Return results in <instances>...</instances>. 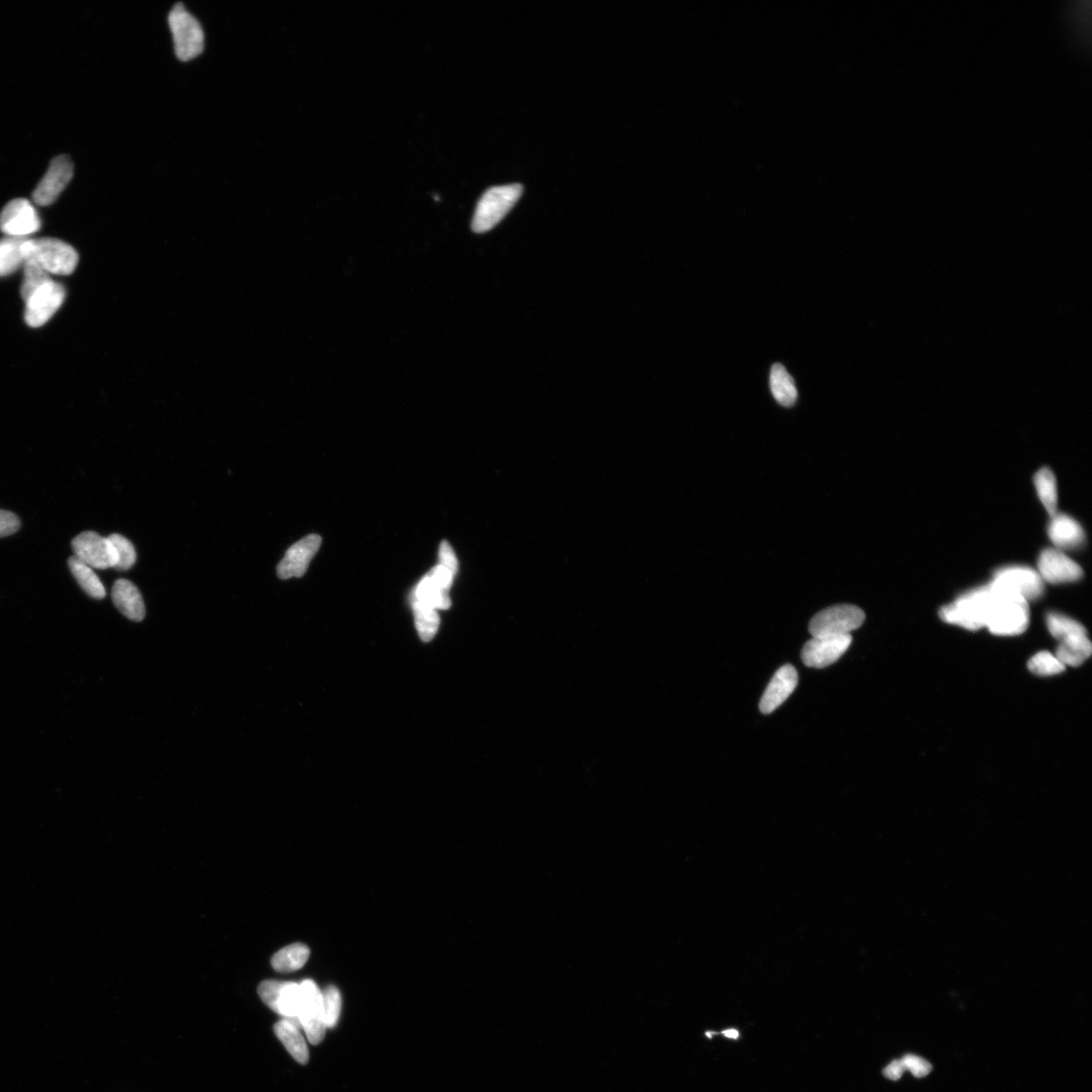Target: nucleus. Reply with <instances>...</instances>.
<instances>
[{
  "instance_id": "nucleus-6",
  "label": "nucleus",
  "mask_w": 1092,
  "mask_h": 1092,
  "mask_svg": "<svg viewBox=\"0 0 1092 1092\" xmlns=\"http://www.w3.org/2000/svg\"><path fill=\"white\" fill-rule=\"evenodd\" d=\"M865 621V613L854 605H837L822 610L809 623L812 637L851 635Z\"/></svg>"
},
{
  "instance_id": "nucleus-5",
  "label": "nucleus",
  "mask_w": 1092,
  "mask_h": 1092,
  "mask_svg": "<svg viewBox=\"0 0 1092 1092\" xmlns=\"http://www.w3.org/2000/svg\"><path fill=\"white\" fill-rule=\"evenodd\" d=\"M168 23L177 59L187 62L203 53L205 34L202 25L184 5L172 7Z\"/></svg>"
},
{
  "instance_id": "nucleus-36",
  "label": "nucleus",
  "mask_w": 1092,
  "mask_h": 1092,
  "mask_svg": "<svg viewBox=\"0 0 1092 1092\" xmlns=\"http://www.w3.org/2000/svg\"><path fill=\"white\" fill-rule=\"evenodd\" d=\"M439 565L446 568L447 570L452 571V573L456 575L457 569H458V562H457V560L455 557V553L452 546H450V544L445 541H442L440 544Z\"/></svg>"
},
{
  "instance_id": "nucleus-3",
  "label": "nucleus",
  "mask_w": 1092,
  "mask_h": 1092,
  "mask_svg": "<svg viewBox=\"0 0 1092 1092\" xmlns=\"http://www.w3.org/2000/svg\"><path fill=\"white\" fill-rule=\"evenodd\" d=\"M991 602V586L977 588L962 595L955 602L943 607L940 617L944 622L969 630L982 629L986 627Z\"/></svg>"
},
{
  "instance_id": "nucleus-8",
  "label": "nucleus",
  "mask_w": 1092,
  "mask_h": 1092,
  "mask_svg": "<svg viewBox=\"0 0 1092 1092\" xmlns=\"http://www.w3.org/2000/svg\"><path fill=\"white\" fill-rule=\"evenodd\" d=\"M302 1003L297 1021L313 1045L323 1041L327 1027L323 1018V993L317 984L307 979L301 983Z\"/></svg>"
},
{
  "instance_id": "nucleus-32",
  "label": "nucleus",
  "mask_w": 1092,
  "mask_h": 1092,
  "mask_svg": "<svg viewBox=\"0 0 1092 1092\" xmlns=\"http://www.w3.org/2000/svg\"><path fill=\"white\" fill-rule=\"evenodd\" d=\"M323 993V1018L327 1029L334 1028L340 1020L342 1000L335 986H328Z\"/></svg>"
},
{
  "instance_id": "nucleus-34",
  "label": "nucleus",
  "mask_w": 1092,
  "mask_h": 1092,
  "mask_svg": "<svg viewBox=\"0 0 1092 1092\" xmlns=\"http://www.w3.org/2000/svg\"><path fill=\"white\" fill-rule=\"evenodd\" d=\"M901 1061L905 1070H909L918 1078L926 1077L932 1071V1065L915 1055H905Z\"/></svg>"
},
{
  "instance_id": "nucleus-1",
  "label": "nucleus",
  "mask_w": 1092,
  "mask_h": 1092,
  "mask_svg": "<svg viewBox=\"0 0 1092 1092\" xmlns=\"http://www.w3.org/2000/svg\"><path fill=\"white\" fill-rule=\"evenodd\" d=\"M992 602L986 627L999 637H1015L1026 631L1030 622L1029 602L1022 598L998 590L990 584Z\"/></svg>"
},
{
  "instance_id": "nucleus-22",
  "label": "nucleus",
  "mask_w": 1092,
  "mask_h": 1092,
  "mask_svg": "<svg viewBox=\"0 0 1092 1092\" xmlns=\"http://www.w3.org/2000/svg\"><path fill=\"white\" fill-rule=\"evenodd\" d=\"M1091 652L1087 635H1082L1061 640L1055 656L1065 666H1078L1087 660Z\"/></svg>"
},
{
  "instance_id": "nucleus-23",
  "label": "nucleus",
  "mask_w": 1092,
  "mask_h": 1092,
  "mask_svg": "<svg viewBox=\"0 0 1092 1092\" xmlns=\"http://www.w3.org/2000/svg\"><path fill=\"white\" fill-rule=\"evenodd\" d=\"M770 387L780 405L790 407L795 404L799 394L794 379L781 363H775L771 369Z\"/></svg>"
},
{
  "instance_id": "nucleus-12",
  "label": "nucleus",
  "mask_w": 1092,
  "mask_h": 1092,
  "mask_svg": "<svg viewBox=\"0 0 1092 1092\" xmlns=\"http://www.w3.org/2000/svg\"><path fill=\"white\" fill-rule=\"evenodd\" d=\"M260 999L283 1019L298 1020L302 1003L301 984L266 981L258 988Z\"/></svg>"
},
{
  "instance_id": "nucleus-19",
  "label": "nucleus",
  "mask_w": 1092,
  "mask_h": 1092,
  "mask_svg": "<svg viewBox=\"0 0 1092 1092\" xmlns=\"http://www.w3.org/2000/svg\"><path fill=\"white\" fill-rule=\"evenodd\" d=\"M1048 534L1057 550H1076L1085 543L1086 535L1076 519L1056 513L1049 524Z\"/></svg>"
},
{
  "instance_id": "nucleus-4",
  "label": "nucleus",
  "mask_w": 1092,
  "mask_h": 1092,
  "mask_svg": "<svg viewBox=\"0 0 1092 1092\" xmlns=\"http://www.w3.org/2000/svg\"><path fill=\"white\" fill-rule=\"evenodd\" d=\"M522 192L523 187L520 185L488 189L476 206L472 224L473 231L482 234L496 227L515 206Z\"/></svg>"
},
{
  "instance_id": "nucleus-30",
  "label": "nucleus",
  "mask_w": 1092,
  "mask_h": 1092,
  "mask_svg": "<svg viewBox=\"0 0 1092 1092\" xmlns=\"http://www.w3.org/2000/svg\"><path fill=\"white\" fill-rule=\"evenodd\" d=\"M1029 669L1031 673L1041 675V677H1049V675L1062 673L1065 670V666L1055 655L1049 652H1041L1030 658Z\"/></svg>"
},
{
  "instance_id": "nucleus-18",
  "label": "nucleus",
  "mask_w": 1092,
  "mask_h": 1092,
  "mask_svg": "<svg viewBox=\"0 0 1092 1092\" xmlns=\"http://www.w3.org/2000/svg\"><path fill=\"white\" fill-rule=\"evenodd\" d=\"M453 583L439 570L432 569L425 577L413 595V600L419 601L433 608L448 609L450 607L449 589Z\"/></svg>"
},
{
  "instance_id": "nucleus-27",
  "label": "nucleus",
  "mask_w": 1092,
  "mask_h": 1092,
  "mask_svg": "<svg viewBox=\"0 0 1092 1092\" xmlns=\"http://www.w3.org/2000/svg\"><path fill=\"white\" fill-rule=\"evenodd\" d=\"M1035 485L1039 500L1051 517L1057 513L1058 505V492H1057L1056 478L1051 470H1039L1035 475Z\"/></svg>"
},
{
  "instance_id": "nucleus-24",
  "label": "nucleus",
  "mask_w": 1092,
  "mask_h": 1092,
  "mask_svg": "<svg viewBox=\"0 0 1092 1092\" xmlns=\"http://www.w3.org/2000/svg\"><path fill=\"white\" fill-rule=\"evenodd\" d=\"M68 566L78 584H80L86 594L94 598V599H103L106 597V588L103 587L101 580L91 567L85 565L84 562L74 556L69 558Z\"/></svg>"
},
{
  "instance_id": "nucleus-31",
  "label": "nucleus",
  "mask_w": 1092,
  "mask_h": 1092,
  "mask_svg": "<svg viewBox=\"0 0 1092 1092\" xmlns=\"http://www.w3.org/2000/svg\"><path fill=\"white\" fill-rule=\"evenodd\" d=\"M24 283L21 289L22 298L24 301L30 294L36 291L41 285L51 281L50 274L47 273L42 267L33 262H25L24 264Z\"/></svg>"
},
{
  "instance_id": "nucleus-13",
  "label": "nucleus",
  "mask_w": 1092,
  "mask_h": 1092,
  "mask_svg": "<svg viewBox=\"0 0 1092 1092\" xmlns=\"http://www.w3.org/2000/svg\"><path fill=\"white\" fill-rule=\"evenodd\" d=\"M74 173L73 162L67 155H60L51 161L45 176L40 180L33 193L34 202L47 206L57 198L72 181Z\"/></svg>"
},
{
  "instance_id": "nucleus-2",
  "label": "nucleus",
  "mask_w": 1092,
  "mask_h": 1092,
  "mask_svg": "<svg viewBox=\"0 0 1092 1092\" xmlns=\"http://www.w3.org/2000/svg\"><path fill=\"white\" fill-rule=\"evenodd\" d=\"M23 250L24 263L30 260L49 274H72L80 260L77 251L72 245L55 238H25Z\"/></svg>"
},
{
  "instance_id": "nucleus-17",
  "label": "nucleus",
  "mask_w": 1092,
  "mask_h": 1092,
  "mask_svg": "<svg viewBox=\"0 0 1092 1092\" xmlns=\"http://www.w3.org/2000/svg\"><path fill=\"white\" fill-rule=\"evenodd\" d=\"M797 684L799 675L793 666L786 665L779 669L761 699V712L764 714H772L792 694Z\"/></svg>"
},
{
  "instance_id": "nucleus-21",
  "label": "nucleus",
  "mask_w": 1092,
  "mask_h": 1092,
  "mask_svg": "<svg viewBox=\"0 0 1092 1092\" xmlns=\"http://www.w3.org/2000/svg\"><path fill=\"white\" fill-rule=\"evenodd\" d=\"M274 1031L294 1060L301 1064L309 1062V1049L296 1020L283 1019L275 1025Z\"/></svg>"
},
{
  "instance_id": "nucleus-10",
  "label": "nucleus",
  "mask_w": 1092,
  "mask_h": 1092,
  "mask_svg": "<svg viewBox=\"0 0 1092 1092\" xmlns=\"http://www.w3.org/2000/svg\"><path fill=\"white\" fill-rule=\"evenodd\" d=\"M40 229V216L28 199H14L0 213V231L8 237L27 238Z\"/></svg>"
},
{
  "instance_id": "nucleus-33",
  "label": "nucleus",
  "mask_w": 1092,
  "mask_h": 1092,
  "mask_svg": "<svg viewBox=\"0 0 1092 1092\" xmlns=\"http://www.w3.org/2000/svg\"><path fill=\"white\" fill-rule=\"evenodd\" d=\"M109 539L117 553V565L115 569L118 570H127L131 569L136 562L137 553L132 542H129L126 537L120 534H111Z\"/></svg>"
},
{
  "instance_id": "nucleus-9",
  "label": "nucleus",
  "mask_w": 1092,
  "mask_h": 1092,
  "mask_svg": "<svg viewBox=\"0 0 1092 1092\" xmlns=\"http://www.w3.org/2000/svg\"><path fill=\"white\" fill-rule=\"evenodd\" d=\"M66 292L62 284L51 280L24 300V320L32 328L44 326L63 305Z\"/></svg>"
},
{
  "instance_id": "nucleus-11",
  "label": "nucleus",
  "mask_w": 1092,
  "mask_h": 1092,
  "mask_svg": "<svg viewBox=\"0 0 1092 1092\" xmlns=\"http://www.w3.org/2000/svg\"><path fill=\"white\" fill-rule=\"evenodd\" d=\"M74 557L91 569L107 570L117 565V553L109 537L94 532L78 534L72 541Z\"/></svg>"
},
{
  "instance_id": "nucleus-37",
  "label": "nucleus",
  "mask_w": 1092,
  "mask_h": 1092,
  "mask_svg": "<svg viewBox=\"0 0 1092 1092\" xmlns=\"http://www.w3.org/2000/svg\"><path fill=\"white\" fill-rule=\"evenodd\" d=\"M905 1071V1068L904 1063L900 1059L891 1062L887 1068L884 1069L883 1074L884 1077L890 1080H898L901 1077H903Z\"/></svg>"
},
{
  "instance_id": "nucleus-25",
  "label": "nucleus",
  "mask_w": 1092,
  "mask_h": 1092,
  "mask_svg": "<svg viewBox=\"0 0 1092 1092\" xmlns=\"http://www.w3.org/2000/svg\"><path fill=\"white\" fill-rule=\"evenodd\" d=\"M310 957V950L306 944H293L277 952L272 960V965L279 972H292L303 967Z\"/></svg>"
},
{
  "instance_id": "nucleus-16",
  "label": "nucleus",
  "mask_w": 1092,
  "mask_h": 1092,
  "mask_svg": "<svg viewBox=\"0 0 1092 1092\" xmlns=\"http://www.w3.org/2000/svg\"><path fill=\"white\" fill-rule=\"evenodd\" d=\"M322 539L311 534L294 543L277 566V576L282 580L301 578L306 574L310 562L318 552Z\"/></svg>"
},
{
  "instance_id": "nucleus-38",
  "label": "nucleus",
  "mask_w": 1092,
  "mask_h": 1092,
  "mask_svg": "<svg viewBox=\"0 0 1092 1092\" xmlns=\"http://www.w3.org/2000/svg\"><path fill=\"white\" fill-rule=\"evenodd\" d=\"M722 1034L726 1038H730V1039H738L740 1038L739 1030H735V1029H730V1030H723Z\"/></svg>"
},
{
  "instance_id": "nucleus-15",
  "label": "nucleus",
  "mask_w": 1092,
  "mask_h": 1092,
  "mask_svg": "<svg viewBox=\"0 0 1092 1092\" xmlns=\"http://www.w3.org/2000/svg\"><path fill=\"white\" fill-rule=\"evenodd\" d=\"M852 636L812 637L802 649L805 666L822 669L839 660L852 644Z\"/></svg>"
},
{
  "instance_id": "nucleus-29",
  "label": "nucleus",
  "mask_w": 1092,
  "mask_h": 1092,
  "mask_svg": "<svg viewBox=\"0 0 1092 1092\" xmlns=\"http://www.w3.org/2000/svg\"><path fill=\"white\" fill-rule=\"evenodd\" d=\"M1047 627L1052 637L1060 641L1071 637L1087 635V629L1079 622L1060 613H1049Z\"/></svg>"
},
{
  "instance_id": "nucleus-28",
  "label": "nucleus",
  "mask_w": 1092,
  "mask_h": 1092,
  "mask_svg": "<svg viewBox=\"0 0 1092 1092\" xmlns=\"http://www.w3.org/2000/svg\"><path fill=\"white\" fill-rule=\"evenodd\" d=\"M413 610L415 613L416 627H417L421 639L424 641L431 640L436 635L439 627L437 610L431 606L416 600H413Z\"/></svg>"
},
{
  "instance_id": "nucleus-26",
  "label": "nucleus",
  "mask_w": 1092,
  "mask_h": 1092,
  "mask_svg": "<svg viewBox=\"0 0 1092 1092\" xmlns=\"http://www.w3.org/2000/svg\"><path fill=\"white\" fill-rule=\"evenodd\" d=\"M24 239L7 237L0 240V276L10 275L24 266Z\"/></svg>"
},
{
  "instance_id": "nucleus-14",
  "label": "nucleus",
  "mask_w": 1092,
  "mask_h": 1092,
  "mask_svg": "<svg viewBox=\"0 0 1092 1092\" xmlns=\"http://www.w3.org/2000/svg\"><path fill=\"white\" fill-rule=\"evenodd\" d=\"M1037 571L1043 582L1050 584L1077 582L1083 576L1078 562L1055 549L1045 550L1039 554Z\"/></svg>"
},
{
  "instance_id": "nucleus-20",
  "label": "nucleus",
  "mask_w": 1092,
  "mask_h": 1092,
  "mask_svg": "<svg viewBox=\"0 0 1092 1092\" xmlns=\"http://www.w3.org/2000/svg\"><path fill=\"white\" fill-rule=\"evenodd\" d=\"M119 611L129 619L140 622L145 618V604L139 589L129 580L120 579L116 580L111 592Z\"/></svg>"
},
{
  "instance_id": "nucleus-35",
  "label": "nucleus",
  "mask_w": 1092,
  "mask_h": 1092,
  "mask_svg": "<svg viewBox=\"0 0 1092 1092\" xmlns=\"http://www.w3.org/2000/svg\"><path fill=\"white\" fill-rule=\"evenodd\" d=\"M21 520L11 511L0 509V539L20 531Z\"/></svg>"
},
{
  "instance_id": "nucleus-7",
  "label": "nucleus",
  "mask_w": 1092,
  "mask_h": 1092,
  "mask_svg": "<svg viewBox=\"0 0 1092 1092\" xmlns=\"http://www.w3.org/2000/svg\"><path fill=\"white\" fill-rule=\"evenodd\" d=\"M991 585L998 590L1016 595L1027 602L1039 599L1044 593V582L1038 571L1028 567H1008L996 571Z\"/></svg>"
}]
</instances>
